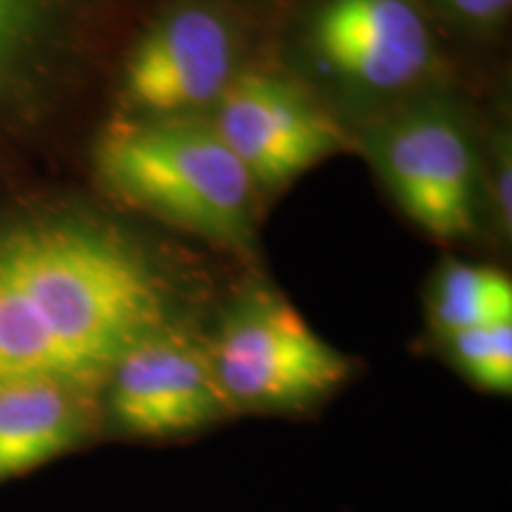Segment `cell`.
Here are the masks:
<instances>
[{
  "mask_svg": "<svg viewBox=\"0 0 512 512\" xmlns=\"http://www.w3.org/2000/svg\"><path fill=\"white\" fill-rule=\"evenodd\" d=\"M0 273L88 380L166 325L169 297L143 249L86 221H31L0 233Z\"/></svg>",
  "mask_w": 512,
  "mask_h": 512,
  "instance_id": "cell-1",
  "label": "cell"
},
{
  "mask_svg": "<svg viewBox=\"0 0 512 512\" xmlns=\"http://www.w3.org/2000/svg\"><path fill=\"white\" fill-rule=\"evenodd\" d=\"M510 143L501 140L496 147V159H494V176H491V200H494V214L496 223L505 230V235H510L512 226V204H510Z\"/></svg>",
  "mask_w": 512,
  "mask_h": 512,
  "instance_id": "cell-14",
  "label": "cell"
},
{
  "mask_svg": "<svg viewBox=\"0 0 512 512\" xmlns=\"http://www.w3.org/2000/svg\"><path fill=\"white\" fill-rule=\"evenodd\" d=\"M214 110L209 124L256 188H280L347 145L330 114L273 74L240 72Z\"/></svg>",
  "mask_w": 512,
  "mask_h": 512,
  "instance_id": "cell-5",
  "label": "cell"
},
{
  "mask_svg": "<svg viewBox=\"0 0 512 512\" xmlns=\"http://www.w3.org/2000/svg\"><path fill=\"white\" fill-rule=\"evenodd\" d=\"M107 375L114 420L136 437H181L233 413L209 349L169 323L133 344Z\"/></svg>",
  "mask_w": 512,
  "mask_h": 512,
  "instance_id": "cell-7",
  "label": "cell"
},
{
  "mask_svg": "<svg viewBox=\"0 0 512 512\" xmlns=\"http://www.w3.org/2000/svg\"><path fill=\"white\" fill-rule=\"evenodd\" d=\"M458 368L486 392L512 389V320L446 337Z\"/></svg>",
  "mask_w": 512,
  "mask_h": 512,
  "instance_id": "cell-12",
  "label": "cell"
},
{
  "mask_svg": "<svg viewBox=\"0 0 512 512\" xmlns=\"http://www.w3.org/2000/svg\"><path fill=\"white\" fill-rule=\"evenodd\" d=\"M114 195L178 228L245 252L254 240L256 185L200 117H126L95 150Z\"/></svg>",
  "mask_w": 512,
  "mask_h": 512,
  "instance_id": "cell-2",
  "label": "cell"
},
{
  "mask_svg": "<svg viewBox=\"0 0 512 512\" xmlns=\"http://www.w3.org/2000/svg\"><path fill=\"white\" fill-rule=\"evenodd\" d=\"M370 162L413 223L439 240L477 228V155L463 117L420 100L377 121L366 136Z\"/></svg>",
  "mask_w": 512,
  "mask_h": 512,
  "instance_id": "cell-4",
  "label": "cell"
},
{
  "mask_svg": "<svg viewBox=\"0 0 512 512\" xmlns=\"http://www.w3.org/2000/svg\"><path fill=\"white\" fill-rule=\"evenodd\" d=\"M67 0H0V86L24 67Z\"/></svg>",
  "mask_w": 512,
  "mask_h": 512,
  "instance_id": "cell-13",
  "label": "cell"
},
{
  "mask_svg": "<svg viewBox=\"0 0 512 512\" xmlns=\"http://www.w3.org/2000/svg\"><path fill=\"white\" fill-rule=\"evenodd\" d=\"M309 41L320 67L354 91L401 93L432 72L430 27L411 0H325Z\"/></svg>",
  "mask_w": 512,
  "mask_h": 512,
  "instance_id": "cell-8",
  "label": "cell"
},
{
  "mask_svg": "<svg viewBox=\"0 0 512 512\" xmlns=\"http://www.w3.org/2000/svg\"><path fill=\"white\" fill-rule=\"evenodd\" d=\"M460 15L475 22H494L510 8V0H451Z\"/></svg>",
  "mask_w": 512,
  "mask_h": 512,
  "instance_id": "cell-15",
  "label": "cell"
},
{
  "mask_svg": "<svg viewBox=\"0 0 512 512\" xmlns=\"http://www.w3.org/2000/svg\"><path fill=\"white\" fill-rule=\"evenodd\" d=\"M86 389L67 382L0 389V482L72 451L86 437Z\"/></svg>",
  "mask_w": 512,
  "mask_h": 512,
  "instance_id": "cell-9",
  "label": "cell"
},
{
  "mask_svg": "<svg viewBox=\"0 0 512 512\" xmlns=\"http://www.w3.org/2000/svg\"><path fill=\"white\" fill-rule=\"evenodd\" d=\"M29 382L93 384L0 273V389Z\"/></svg>",
  "mask_w": 512,
  "mask_h": 512,
  "instance_id": "cell-10",
  "label": "cell"
},
{
  "mask_svg": "<svg viewBox=\"0 0 512 512\" xmlns=\"http://www.w3.org/2000/svg\"><path fill=\"white\" fill-rule=\"evenodd\" d=\"M238 46L219 12L188 5L159 19L124 67L131 117H197L214 107L238 76Z\"/></svg>",
  "mask_w": 512,
  "mask_h": 512,
  "instance_id": "cell-6",
  "label": "cell"
},
{
  "mask_svg": "<svg viewBox=\"0 0 512 512\" xmlns=\"http://www.w3.org/2000/svg\"><path fill=\"white\" fill-rule=\"evenodd\" d=\"M214 373L233 411L302 408L347 380V356L316 335L280 294L252 290L230 306L209 344Z\"/></svg>",
  "mask_w": 512,
  "mask_h": 512,
  "instance_id": "cell-3",
  "label": "cell"
},
{
  "mask_svg": "<svg viewBox=\"0 0 512 512\" xmlns=\"http://www.w3.org/2000/svg\"><path fill=\"white\" fill-rule=\"evenodd\" d=\"M430 313L444 337L512 320L510 278L498 268L448 259L434 280Z\"/></svg>",
  "mask_w": 512,
  "mask_h": 512,
  "instance_id": "cell-11",
  "label": "cell"
}]
</instances>
